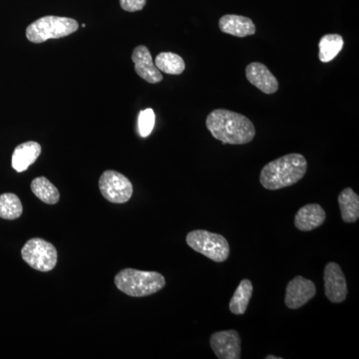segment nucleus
Segmentation results:
<instances>
[{"mask_svg": "<svg viewBox=\"0 0 359 359\" xmlns=\"http://www.w3.org/2000/svg\"><path fill=\"white\" fill-rule=\"evenodd\" d=\"M205 126L215 139L231 145H244L256 136V128L249 118L226 109L212 111Z\"/></svg>", "mask_w": 359, "mask_h": 359, "instance_id": "nucleus-1", "label": "nucleus"}, {"mask_svg": "<svg viewBox=\"0 0 359 359\" xmlns=\"http://www.w3.org/2000/svg\"><path fill=\"white\" fill-rule=\"evenodd\" d=\"M308 171L304 156L292 153L268 163L262 170L259 182L269 191L280 190L297 184Z\"/></svg>", "mask_w": 359, "mask_h": 359, "instance_id": "nucleus-2", "label": "nucleus"}, {"mask_svg": "<svg viewBox=\"0 0 359 359\" xmlns=\"http://www.w3.org/2000/svg\"><path fill=\"white\" fill-rule=\"evenodd\" d=\"M114 280L118 290L134 297L154 294L166 285V280L160 273L134 269H122Z\"/></svg>", "mask_w": 359, "mask_h": 359, "instance_id": "nucleus-3", "label": "nucleus"}, {"mask_svg": "<svg viewBox=\"0 0 359 359\" xmlns=\"http://www.w3.org/2000/svg\"><path fill=\"white\" fill-rule=\"evenodd\" d=\"M79 25L76 20L61 16H44L26 28V37L33 43H42L49 39L69 36L77 32Z\"/></svg>", "mask_w": 359, "mask_h": 359, "instance_id": "nucleus-4", "label": "nucleus"}, {"mask_svg": "<svg viewBox=\"0 0 359 359\" xmlns=\"http://www.w3.org/2000/svg\"><path fill=\"white\" fill-rule=\"evenodd\" d=\"M186 242L195 252L216 263H223L230 256V245L219 233L205 230L192 231L187 235Z\"/></svg>", "mask_w": 359, "mask_h": 359, "instance_id": "nucleus-5", "label": "nucleus"}, {"mask_svg": "<svg viewBox=\"0 0 359 359\" xmlns=\"http://www.w3.org/2000/svg\"><path fill=\"white\" fill-rule=\"evenodd\" d=\"M21 256L30 268L43 273L52 271L57 264V250L43 238L28 241L21 250Z\"/></svg>", "mask_w": 359, "mask_h": 359, "instance_id": "nucleus-6", "label": "nucleus"}, {"mask_svg": "<svg viewBox=\"0 0 359 359\" xmlns=\"http://www.w3.org/2000/svg\"><path fill=\"white\" fill-rule=\"evenodd\" d=\"M99 188L103 197L114 204H124L133 195V186L130 180L119 172L112 170L101 175Z\"/></svg>", "mask_w": 359, "mask_h": 359, "instance_id": "nucleus-7", "label": "nucleus"}, {"mask_svg": "<svg viewBox=\"0 0 359 359\" xmlns=\"http://www.w3.org/2000/svg\"><path fill=\"white\" fill-rule=\"evenodd\" d=\"M325 292L328 301L332 304H340L346 301L347 297V283L346 276L337 263H328L323 273Z\"/></svg>", "mask_w": 359, "mask_h": 359, "instance_id": "nucleus-8", "label": "nucleus"}, {"mask_svg": "<svg viewBox=\"0 0 359 359\" xmlns=\"http://www.w3.org/2000/svg\"><path fill=\"white\" fill-rule=\"evenodd\" d=\"M212 351L219 359H240L242 351L241 337L236 330L215 332L210 337Z\"/></svg>", "mask_w": 359, "mask_h": 359, "instance_id": "nucleus-9", "label": "nucleus"}, {"mask_svg": "<svg viewBox=\"0 0 359 359\" xmlns=\"http://www.w3.org/2000/svg\"><path fill=\"white\" fill-rule=\"evenodd\" d=\"M316 294V287L313 282L304 276H295L287 283L285 292V306L290 309H297L308 304Z\"/></svg>", "mask_w": 359, "mask_h": 359, "instance_id": "nucleus-10", "label": "nucleus"}, {"mask_svg": "<svg viewBox=\"0 0 359 359\" xmlns=\"http://www.w3.org/2000/svg\"><path fill=\"white\" fill-rule=\"evenodd\" d=\"M132 60L135 65V71L142 79L151 84H157L162 81V73L156 67L151 52L147 47L144 45L137 46L132 53Z\"/></svg>", "mask_w": 359, "mask_h": 359, "instance_id": "nucleus-11", "label": "nucleus"}, {"mask_svg": "<svg viewBox=\"0 0 359 359\" xmlns=\"http://www.w3.org/2000/svg\"><path fill=\"white\" fill-rule=\"evenodd\" d=\"M245 77L250 84L268 95L276 93L278 90V82L275 75L263 63H250L245 68Z\"/></svg>", "mask_w": 359, "mask_h": 359, "instance_id": "nucleus-12", "label": "nucleus"}, {"mask_svg": "<svg viewBox=\"0 0 359 359\" xmlns=\"http://www.w3.org/2000/svg\"><path fill=\"white\" fill-rule=\"evenodd\" d=\"M327 214L318 204H308L297 211L294 218V226L297 230L311 231L320 228L325 223Z\"/></svg>", "mask_w": 359, "mask_h": 359, "instance_id": "nucleus-13", "label": "nucleus"}, {"mask_svg": "<svg viewBox=\"0 0 359 359\" xmlns=\"http://www.w3.org/2000/svg\"><path fill=\"white\" fill-rule=\"evenodd\" d=\"M219 27L222 32L236 37L252 36L257 32L256 25L252 20L245 16L236 14H226L219 20Z\"/></svg>", "mask_w": 359, "mask_h": 359, "instance_id": "nucleus-14", "label": "nucleus"}, {"mask_svg": "<svg viewBox=\"0 0 359 359\" xmlns=\"http://www.w3.org/2000/svg\"><path fill=\"white\" fill-rule=\"evenodd\" d=\"M41 154V146L37 142L29 141L15 148L11 159L13 168L18 173L25 172Z\"/></svg>", "mask_w": 359, "mask_h": 359, "instance_id": "nucleus-15", "label": "nucleus"}, {"mask_svg": "<svg viewBox=\"0 0 359 359\" xmlns=\"http://www.w3.org/2000/svg\"><path fill=\"white\" fill-rule=\"evenodd\" d=\"M339 205L344 223H355L359 218V197L351 188H346L339 196Z\"/></svg>", "mask_w": 359, "mask_h": 359, "instance_id": "nucleus-16", "label": "nucleus"}, {"mask_svg": "<svg viewBox=\"0 0 359 359\" xmlns=\"http://www.w3.org/2000/svg\"><path fill=\"white\" fill-rule=\"evenodd\" d=\"M252 283L250 280H243L240 283L235 294L231 297L229 308L231 313L236 316H242L247 311L248 306H249L250 299H252Z\"/></svg>", "mask_w": 359, "mask_h": 359, "instance_id": "nucleus-17", "label": "nucleus"}, {"mask_svg": "<svg viewBox=\"0 0 359 359\" xmlns=\"http://www.w3.org/2000/svg\"><path fill=\"white\" fill-rule=\"evenodd\" d=\"M155 65L161 72L170 75H180L185 71L184 59L173 52H161L155 59Z\"/></svg>", "mask_w": 359, "mask_h": 359, "instance_id": "nucleus-18", "label": "nucleus"}, {"mask_svg": "<svg viewBox=\"0 0 359 359\" xmlns=\"http://www.w3.org/2000/svg\"><path fill=\"white\" fill-rule=\"evenodd\" d=\"M32 191L45 204L55 205L60 199L58 189L45 177H39V178L33 180Z\"/></svg>", "mask_w": 359, "mask_h": 359, "instance_id": "nucleus-19", "label": "nucleus"}, {"mask_svg": "<svg viewBox=\"0 0 359 359\" xmlns=\"http://www.w3.org/2000/svg\"><path fill=\"white\" fill-rule=\"evenodd\" d=\"M344 39L339 34H327L321 37L318 47V57L321 62L327 63L334 60L344 47Z\"/></svg>", "mask_w": 359, "mask_h": 359, "instance_id": "nucleus-20", "label": "nucleus"}, {"mask_svg": "<svg viewBox=\"0 0 359 359\" xmlns=\"http://www.w3.org/2000/svg\"><path fill=\"white\" fill-rule=\"evenodd\" d=\"M23 208L20 198L11 193L0 196V218L16 219L22 215Z\"/></svg>", "mask_w": 359, "mask_h": 359, "instance_id": "nucleus-21", "label": "nucleus"}, {"mask_svg": "<svg viewBox=\"0 0 359 359\" xmlns=\"http://www.w3.org/2000/svg\"><path fill=\"white\" fill-rule=\"evenodd\" d=\"M155 120L154 110L148 108V109L140 111L138 117V129L141 137L146 138L152 133L155 126Z\"/></svg>", "mask_w": 359, "mask_h": 359, "instance_id": "nucleus-22", "label": "nucleus"}, {"mask_svg": "<svg viewBox=\"0 0 359 359\" xmlns=\"http://www.w3.org/2000/svg\"><path fill=\"white\" fill-rule=\"evenodd\" d=\"M147 0H120V6L123 11L128 13H136L140 11L146 6Z\"/></svg>", "mask_w": 359, "mask_h": 359, "instance_id": "nucleus-23", "label": "nucleus"}, {"mask_svg": "<svg viewBox=\"0 0 359 359\" xmlns=\"http://www.w3.org/2000/svg\"><path fill=\"white\" fill-rule=\"evenodd\" d=\"M266 359H282V358H276V356L268 355L266 358Z\"/></svg>", "mask_w": 359, "mask_h": 359, "instance_id": "nucleus-24", "label": "nucleus"}]
</instances>
